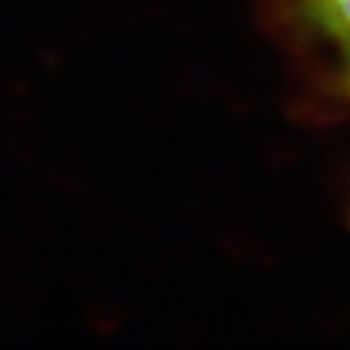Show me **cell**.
<instances>
[{
	"instance_id": "cell-1",
	"label": "cell",
	"mask_w": 350,
	"mask_h": 350,
	"mask_svg": "<svg viewBox=\"0 0 350 350\" xmlns=\"http://www.w3.org/2000/svg\"><path fill=\"white\" fill-rule=\"evenodd\" d=\"M309 15L350 49V0H304Z\"/></svg>"
},
{
	"instance_id": "cell-2",
	"label": "cell",
	"mask_w": 350,
	"mask_h": 350,
	"mask_svg": "<svg viewBox=\"0 0 350 350\" xmlns=\"http://www.w3.org/2000/svg\"><path fill=\"white\" fill-rule=\"evenodd\" d=\"M348 51H350V49H348Z\"/></svg>"
}]
</instances>
